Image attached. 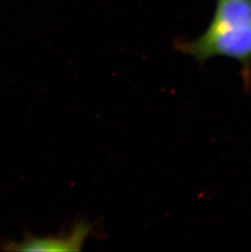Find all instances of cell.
Returning <instances> with one entry per match:
<instances>
[{"label":"cell","mask_w":251,"mask_h":252,"mask_svg":"<svg viewBox=\"0 0 251 252\" xmlns=\"http://www.w3.org/2000/svg\"><path fill=\"white\" fill-rule=\"evenodd\" d=\"M178 49L199 64L227 57L241 65L245 90L251 91V0H216L210 25L194 40L178 43Z\"/></svg>","instance_id":"1"},{"label":"cell","mask_w":251,"mask_h":252,"mask_svg":"<svg viewBox=\"0 0 251 252\" xmlns=\"http://www.w3.org/2000/svg\"><path fill=\"white\" fill-rule=\"evenodd\" d=\"M93 224L78 221L66 233L60 235L37 237L25 233L20 243L0 240V250L8 252H78L93 233Z\"/></svg>","instance_id":"2"}]
</instances>
